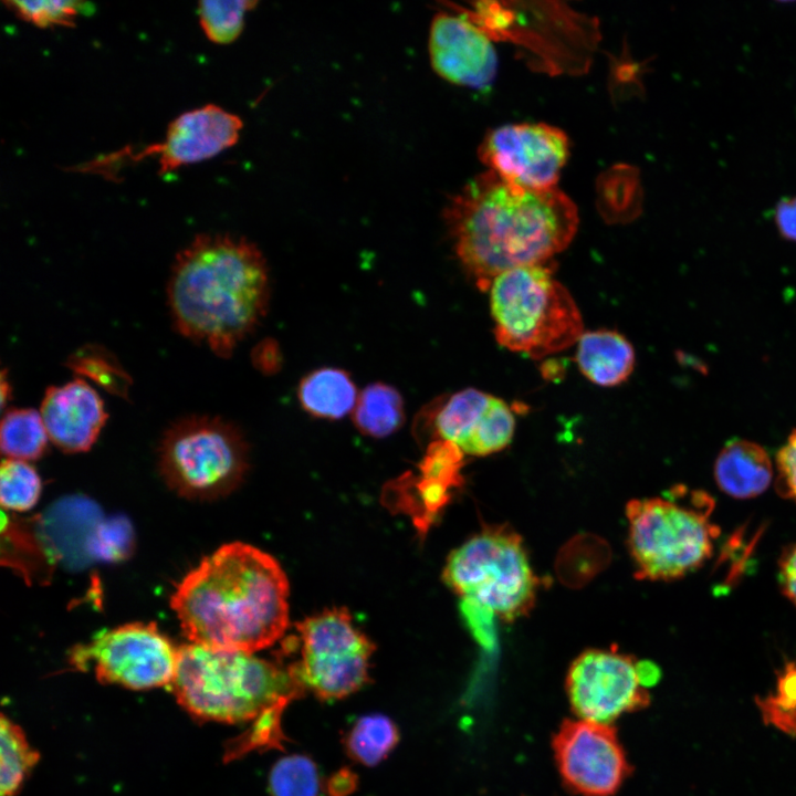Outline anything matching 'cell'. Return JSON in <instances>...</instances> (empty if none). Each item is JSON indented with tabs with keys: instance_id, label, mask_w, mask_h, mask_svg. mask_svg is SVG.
Listing matches in <instances>:
<instances>
[{
	"instance_id": "obj_35",
	"label": "cell",
	"mask_w": 796,
	"mask_h": 796,
	"mask_svg": "<svg viewBox=\"0 0 796 796\" xmlns=\"http://www.w3.org/2000/svg\"><path fill=\"white\" fill-rule=\"evenodd\" d=\"M332 781L329 788L334 796L345 795L353 790L354 775L350 773H338Z\"/></svg>"
},
{
	"instance_id": "obj_4",
	"label": "cell",
	"mask_w": 796,
	"mask_h": 796,
	"mask_svg": "<svg viewBox=\"0 0 796 796\" xmlns=\"http://www.w3.org/2000/svg\"><path fill=\"white\" fill-rule=\"evenodd\" d=\"M171 690L190 715L202 721L253 722L282 711L305 688L286 668L253 653L210 649L196 643L178 648Z\"/></svg>"
},
{
	"instance_id": "obj_9",
	"label": "cell",
	"mask_w": 796,
	"mask_h": 796,
	"mask_svg": "<svg viewBox=\"0 0 796 796\" xmlns=\"http://www.w3.org/2000/svg\"><path fill=\"white\" fill-rule=\"evenodd\" d=\"M301 660L292 663L298 680L316 698L335 701L362 689L369 681L373 642L344 608L314 615L297 625Z\"/></svg>"
},
{
	"instance_id": "obj_34",
	"label": "cell",
	"mask_w": 796,
	"mask_h": 796,
	"mask_svg": "<svg viewBox=\"0 0 796 796\" xmlns=\"http://www.w3.org/2000/svg\"><path fill=\"white\" fill-rule=\"evenodd\" d=\"M773 219L778 234L787 241L796 242V196L779 199Z\"/></svg>"
},
{
	"instance_id": "obj_2",
	"label": "cell",
	"mask_w": 796,
	"mask_h": 796,
	"mask_svg": "<svg viewBox=\"0 0 796 796\" xmlns=\"http://www.w3.org/2000/svg\"><path fill=\"white\" fill-rule=\"evenodd\" d=\"M287 597L280 564L259 548L234 542L202 558L177 585L170 606L192 643L253 653L284 633Z\"/></svg>"
},
{
	"instance_id": "obj_33",
	"label": "cell",
	"mask_w": 796,
	"mask_h": 796,
	"mask_svg": "<svg viewBox=\"0 0 796 796\" xmlns=\"http://www.w3.org/2000/svg\"><path fill=\"white\" fill-rule=\"evenodd\" d=\"M778 583L782 593L796 607V543L789 545L781 554Z\"/></svg>"
},
{
	"instance_id": "obj_17",
	"label": "cell",
	"mask_w": 796,
	"mask_h": 796,
	"mask_svg": "<svg viewBox=\"0 0 796 796\" xmlns=\"http://www.w3.org/2000/svg\"><path fill=\"white\" fill-rule=\"evenodd\" d=\"M39 411L50 441L67 453L90 450L108 418L97 391L80 377L48 387Z\"/></svg>"
},
{
	"instance_id": "obj_24",
	"label": "cell",
	"mask_w": 796,
	"mask_h": 796,
	"mask_svg": "<svg viewBox=\"0 0 796 796\" xmlns=\"http://www.w3.org/2000/svg\"><path fill=\"white\" fill-rule=\"evenodd\" d=\"M1 773L0 796H14L39 761L22 729L4 714L1 715Z\"/></svg>"
},
{
	"instance_id": "obj_10",
	"label": "cell",
	"mask_w": 796,
	"mask_h": 796,
	"mask_svg": "<svg viewBox=\"0 0 796 796\" xmlns=\"http://www.w3.org/2000/svg\"><path fill=\"white\" fill-rule=\"evenodd\" d=\"M177 662L178 648L153 622L104 630L71 652V663L78 670L91 666L100 682L132 690L170 684Z\"/></svg>"
},
{
	"instance_id": "obj_18",
	"label": "cell",
	"mask_w": 796,
	"mask_h": 796,
	"mask_svg": "<svg viewBox=\"0 0 796 796\" xmlns=\"http://www.w3.org/2000/svg\"><path fill=\"white\" fill-rule=\"evenodd\" d=\"M719 489L740 500L763 494L774 479V465L767 451L746 439H732L720 450L713 468Z\"/></svg>"
},
{
	"instance_id": "obj_36",
	"label": "cell",
	"mask_w": 796,
	"mask_h": 796,
	"mask_svg": "<svg viewBox=\"0 0 796 796\" xmlns=\"http://www.w3.org/2000/svg\"><path fill=\"white\" fill-rule=\"evenodd\" d=\"M6 376H7V370L3 369L1 373V404H2V407H6V402L10 399V392H11V387H10V384H9L8 379L6 378Z\"/></svg>"
},
{
	"instance_id": "obj_27",
	"label": "cell",
	"mask_w": 796,
	"mask_h": 796,
	"mask_svg": "<svg viewBox=\"0 0 796 796\" xmlns=\"http://www.w3.org/2000/svg\"><path fill=\"white\" fill-rule=\"evenodd\" d=\"M256 1L205 0L198 3V19L205 35L216 44H229L241 34L244 15Z\"/></svg>"
},
{
	"instance_id": "obj_19",
	"label": "cell",
	"mask_w": 796,
	"mask_h": 796,
	"mask_svg": "<svg viewBox=\"0 0 796 796\" xmlns=\"http://www.w3.org/2000/svg\"><path fill=\"white\" fill-rule=\"evenodd\" d=\"M576 363L580 373L601 387L622 384L631 375L636 356L631 343L610 329L589 331L577 341Z\"/></svg>"
},
{
	"instance_id": "obj_22",
	"label": "cell",
	"mask_w": 796,
	"mask_h": 796,
	"mask_svg": "<svg viewBox=\"0 0 796 796\" xmlns=\"http://www.w3.org/2000/svg\"><path fill=\"white\" fill-rule=\"evenodd\" d=\"M398 742L397 725L380 713L366 714L355 720L343 739L347 755L365 766H375L387 758Z\"/></svg>"
},
{
	"instance_id": "obj_11",
	"label": "cell",
	"mask_w": 796,
	"mask_h": 796,
	"mask_svg": "<svg viewBox=\"0 0 796 796\" xmlns=\"http://www.w3.org/2000/svg\"><path fill=\"white\" fill-rule=\"evenodd\" d=\"M639 661L605 649H588L570 664L566 693L579 719L611 724L625 713L650 704Z\"/></svg>"
},
{
	"instance_id": "obj_16",
	"label": "cell",
	"mask_w": 796,
	"mask_h": 796,
	"mask_svg": "<svg viewBox=\"0 0 796 796\" xmlns=\"http://www.w3.org/2000/svg\"><path fill=\"white\" fill-rule=\"evenodd\" d=\"M242 127L243 123L238 115L218 105L207 104L174 118L163 143L137 151L135 158L156 156L158 174H169L232 147L239 140Z\"/></svg>"
},
{
	"instance_id": "obj_26",
	"label": "cell",
	"mask_w": 796,
	"mask_h": 796,
	"mask_svg": "<svg viewBox=\"0 0 796 796\" xmlns=\"http://www.w3.org/2000/svg\"><path fill=\"white\" fill-rule=\"evenodd\" d=\"M754 701L765 725L796 739V660L778 671L773 692Z\"/></svg>"
},
{
	"instance_id": "obj_31",
	"label": "cell",
	"mask_w": 796,
	"mask_h": 796,
	"mask_svg": "<svg viewBox=\"0 0 796 796\" xmlns=\"http://www.w3.org/2000/svg\"><path fill=\"white\" fill-rule=\"evenodd\" d=\"M462 450L452 442L438 440L427 449L420 470L422 475L453 488L462 483Z\"/></svg>"
},
{
	"instance_id": "obj_12",
	"label": "cell",
	"mask_w": 796,
	"mask_h": 796,
	"mask_svg": "<svg viewBox=\"0 0 796 796\" xmlns=\"http://www.w3.org/2000/svg\"><path fill=\"white\" fill-rule=\"evenodd\" d=\"M568 154L567 135L544 123L499 126L486 133L478 148L488 170L532 190L557 188Z\"/></svg>"
},
{
	"instance_id": "obj_5",
	"label": "cell",
	"mask_w": 796,
	"mask_h": 796,
	"mask_svg": "<svg viewBox=\"0 0 796 796\" xmlns=\"http://www.w3.org/2000/svg\"><path fill=\"white\" fill-rule=\"evenodd\" d=\"M671 498L627 503L628 547L636 577L679 579L705 564L720 535L712 521L714 499L702 490L675 488Z\"/></svg>"
},
{
	"instance_id": "obj_3",
	"label": "cell",
	"mask_w": 796,
	"mask_h": 796,
	"mask_svg": "<svg viewBox=\"0 0 796 796\" xmlns=\"http://www.w3.org/2000/svg\"><path fill=\"white\" fill-rule=\"evenodd\" d=\"M269 271L255 244L200 233L175 256L167 303L176 331L219 357H230L265 316Z\"/></svg>"
},
{
	"instance_id": "obj_13",
	"label": "cell",
	"mask_w": 796,
	"mask_h": 796,
	"mask_svg": "<svg viewBox=\"0 0 796 796\" xmlns=\"http://www.w3.org/2000/svg\"><path fill=\"white\" fill-rule=\"evenodd\" d=\"M552 747L565 785L582 796H614L632 771L611 724L565 720Z\"/></svg>"
},
{
	"instance_id": "obj_15",
	"label": "cell",
	"mask_w": 796,
	"mask_h": 796,
	"mask_svg": "<svg viewBox=\"0 0 796 796\" xmlns=\"http://www.w3.org/2000/svg\"><path fill=\"white\" fill-rule=\"evenodd\" d=\"M440 440L458 446L463 453L489 455L506 448L514 434L515 418L509 405L479 389L452 394L433 415Z\"/></svg>"
},
{
	"instance_id": "obj_28",
	"label": "cell",
	"mask_w": 796,
	"mask_h": 796,
	"mask_svg": "<svg viewBox=\"0 0 796 796\" xmlns=\"http://www.w3.org/2000/svg\"><path fill=\"white\" fill-rule=\"evenodd\" d=\"M320 773L313 760L293 754L281 757L269 774L272 796H316L320 790Z\"/></svg>"
},
{
	"instance_id": "obj_25",
	"label": "cell",
	"mask_w": 796,
	"mask_h": 796,
	"mask_svg": "<svg viewBox=\"0 0 796 796\" xmlns=\"http://www.w3.org/2000/svg\"><path fill=\"white\" fill-rule=\"evenodd\" d=\"M66 365L80 378L95 381L109 394L128 397L132 379L116 357L98 345H85L71 354Z\"/></svg>"
},
{
	"instance_id": "obj_8",
	"label": "cell",
	"mask_w": 796,
	"mask_h": 796,
	"mask_svg": "<svg viewBox=\"0 0 796 796\" xmlns=\"http://www.w3.org/2000/svg\"><path fill=\"white\" fill-rule=\"evenodd\" d=\"M160 472L170 488L190 499L229 493L248 469L239 428L221 417L190 415L171 423L159 446Z\"/></svg>"
},
{
	"instance_id": "obj_1",
	"label": "cell",
	"mask_w": 796,
	"mask_h": 796,
	"mask_svg": "<svg viewBox=\"0 0 796 796\" xmlns=\"http://www.w3.org/2000/svg\"><path fill=\"white\" fill-rule=\"evenodd\" d=\"M444 219L462 268L481 290L506 271L546 263L578 227L575 203L558 188H522L491 170L451 198Z\"/></svg>"
},
{
	"instance_id": "obj_29",
	"label": "cell",
	"mask_w": 796,
	"mask_h": 796,
	"mask_svg": "<svg viewBox=\"0 0 796 796\" xmlns=\"http://www.w3.org/2000/svg\"><path fill=\"white\" fill-rule=\"evenodd\" d=\"M41 480L27 461L4 459L0 470V501L10 511L24 512L38 502Z\"/></svg>"
},
{
	"instance_id": "obj_23",
	"label": "cell",
	"mask_w": 796,
	"mask_h": 796,
	"mask_svg": "<svg viewBox=\"0 0 796 796\" xmlns=\"http://www.w3.org/2000/svg\"><path fill=\"white\" fill-rule=\"evenodd\" d=\"M49 440L40 411L10 408L3 413L0 446L7 459L36 460L45 452Z\"/></svg>"
},
{
	"instance_id": "obj_32",
	"label": "cell",
	"mask_w": 796,
	"mask_h": 796,
	"mask_svg": "<svg viewBox=\"0 0 796 796\" xmlns=\"http://www.w3.org/2000/svg\"><path fill=\"white\" fill-rule=\"evenodd\" d=\"M775 463L777 492L796 503V429L778 450Z\"/></svg>"
},
{
	"instance_id": "obj_14",
	"label": "cell",
	"mask_w": 796,
	"mask_h": 796,
	"mask_svg": "<svg viewBox=\"0 0 796 796\" xmlns=\"http://www.w3.org/2000/svg\"><path fill=\"white\" fill-rule=\"evenodd\" d=\"M434 15L429 32V56L434 72L455 85L485 90L498 70L492 35L464 9Z\"/></svg>"
},
{
	"instance_id": "obj_21",
	"label": "cell",
	"mask_w": 796,
	"mask_h": 796,
	"mask_svg": "<svg viewBox=\"0 0 796 796\" xmlns=\"http://www.w3.org/2000/svg\"><path fill=\"white\" fill-rule=\"evenodd\" d=\"M356 428L364 434L384 438L396 432L404 423V400L390 385L374 383L358 395L353 410Z\"/></svg>"
},
{
	"instance_id": "obj_7",
	"label": "cell",
	"mask_w": 796,
	"mask_h": 796,
	"mask_svg": "<svg viewBox=\"0 0 796 796\" xmlns=\"http://www.w3.org/2000/svg\"><path fill=\"white\" fill-rule=\"evenodd\" d=\"M442 577L461 599L509 622L530 612L538 587L521 536L504 525H486L452 551Z\"/></svg>"
},
{
	"instance_id": "obj_20",
	"label": "cell",
	"mask_w": 796,
	"mask_h": 796,
	"mask_svg": "<svg viewBox=\"0 0 796 796\" xmlns=\"http://www.w3.org/2000/svg\"><path fill=\"white\" fill-rule=\"evenodd\" d=\"M297 397L308 415L336 420L354 410L358 394L347 371L323 367L301 380Z\"/></svg>"
},
{
	"instance_id": "obj_30",
	"label": "cell",
	"mask_w": 796,
	"mask_h": 796,
	"mask_svg": "<svg viewBox=\"0 0 796 796\" xmlns=\"http://www.w3.org/2000/svg\"><path fill=\"white\" fill-rule=\"evenodd\" d=\"M2 3L15 17L39 28L73 27L77 17L90 9V3L64 0H7Z\"/></svg>"
},
{
	"instance_id": "obj_6",
	"label": "cell",
	"mask_w": 796,
	"mask_h": 796,
	"mask_svg": "<svg viewBox=\"0 0 796 796\" xmlns=\"http://www.w3.org/2000/svg\"><path fill=\"white\" fill-rule=\"evenodd\" d=\"M489 292L495 339L511 352L541 359L584 333L574 298L545 263L498 275Z\"/></svg>"
}]
</instances>
